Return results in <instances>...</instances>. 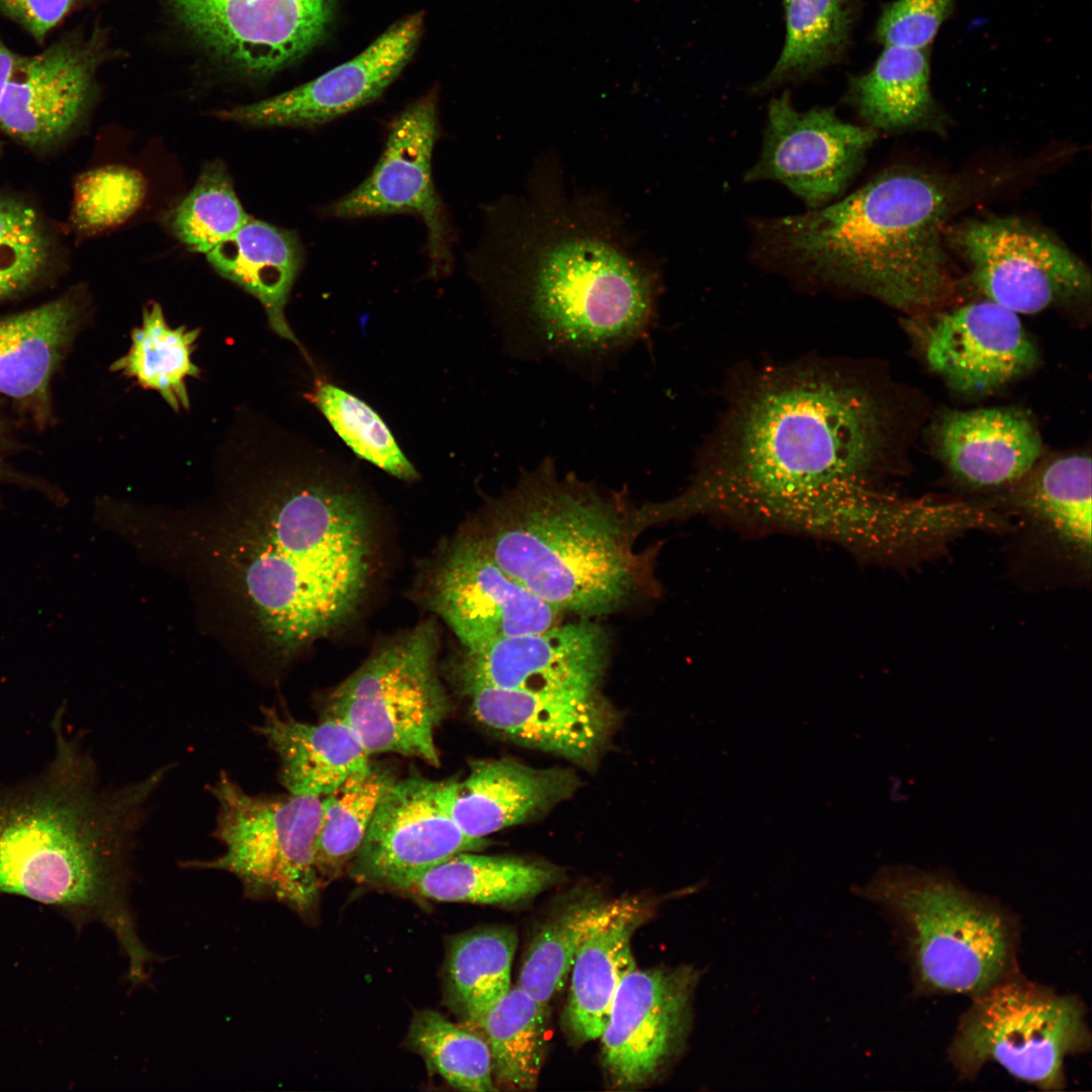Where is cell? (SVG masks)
Masks as SVG:
<instances>
[{
	"label": "cell",
	"instance_id": "cell-28",
	"mask_svg": "<svg viewBox=\"0 0 1092 1092\" xmlns=\"http://www.w3.org/2000/svg\"><path fill=\"white\" fill-rule=\"evenodd\" d=\"M559 877V870L548 863L462 851L395 889L435 901L507 905L537 896Z\"/></svg>",
	"mask_w": 1092,
	"mask_h": 1092
},
{
	"label": "cell",
	"instance_id": "cell-10",
	"mask_svg": "<svg viewBox=\"0 0 1092 1092\" xmlns=\"http://www.w3.org/2000/svg\"><path fill=\"white\" fill-rule=\"evenodd\" d=\"M438 634L423 623L379 648L326 701L325 718L346 724L367 752L438 766L437 728L451 703L437 671Z\"/></svg>",
	"mask_w": 1092,
	"mask_h": 1092
},
{
	"label": "cell",
	"instance_id": "cell-18",
	"mask_svg": "<svg viewBox=\"0 0 1092 1092\" xmlns=\"http://www.w3.org/2000/svg\"><path fill=\"white\" fill-rule=\"evenodd\" d=\"M424 28L422 12L400 19L355 58L317 78L261 101L215 112L257 127H313L377 99L413 57Z\"/></svg>",
	"mask_w": 1092,
	"mask_h": 1092
},
{
	"label": "cell",
	"instance_id": "cell-33",
	"mask_svg": "<svg viewBox=\"0 0 1092 1092\" xmlns=\"http://www.w3.org/2000/svg\"><path fill=\"white\" fill-rule=\"evenodd\" d=\"M199 334V329L185 326L170 328L161 305L151 302L143 309L142 325L131 332L128 352L111 365V370L158 391L174 412L188 410L186 379L200 375L191 360Z\"/></svg>",
	"mask_w": 1092,
	"mask_h": 1092
},
{
	"label": "cell",
	"instance_id": "cell-39",
	"mask_svg": "<svg viewBox=\"0 0 1092 1092\" xmlns=\"http://www.w3.org/2000/svg\"><path fill=\"white\" fill-rule=\"evenodd\" d=\"M250 218L226 166L216 160L203 166L192 189L171 212L169 226L190 251L207 254Z\"/></svg>",
	"mask_w": 1092,
	"mask_h": 1092
},
{
	"label": "cell",
	"instance_id": "cell-38",
	"mask_svg": "<svg viewBox=\"0 0 1092 1092\" xmlns=\"http://www.w3.org/2000/svg\"><path fill=\"white\" fill-rule=\"evenodd\" d=\"M605 903L590 898L575 902L546 922L533 937L518 986L540 1005L546 1007L565 985L576 952Z\"/></svg>",
	"mask_w": 1092,
	"mask_h": 1092
},
{
	"label": "cell",
	"instance_id": "cell-7",
	"mask_svg": "<svg viewBox=\"0 0 1092 1092\" xmlns=\"http://www.w3.org/2000/svg\"><path fill=\"white\" fill-rule=\"evenodd\" d=\"M857 892L895 923L922 993L973 997L1019 970L1013 915L943 875L883 869Z\"/></svg>",
	"mask_w": 1092,
	"mask_h": 1092
},
{
	"label": "cell",
	"instance_id": "cell-20",
	"mask_svg": "<svg viewBox=\"0 0 1092 1092\" xmlns=\"http://www.w3.org/2000/svg\"><path fill=\"white\" fill-rule=\"evenodd\" d=\"M924 355L951 389L968 395L1001 388L1037 361L1019 314L988 299L935 315L925 333Z\"/></svg>",
	"mask_w": 1092,
	"mask_h": 1092
},
{
	"label": "cell",
	"instance_id": "cell-13",
	"mask_svg": "<svg viewBox=\"0 0 1092 1092\" xmlns=\"http://www.w3.org/2000/svg\"><path fill=\"white\" fill-rule=\"evenodd\" d=\"M877 136L831 107L799 111L784 92L769 102L759 157L743 178L779 182L815 209L845 192Z\"/></svg>",
	"mask_w": 1092,
	"mask_h": 1092
},
{
	"label": "cell",
	"instance_id": "cell-21",
	"mask_svg": "<svg viewBox=\"0 0 1092 1092\" xmlns=\"http://www.w3.org/2000/svg\"><path fill=\"white\" fill-rule=\"evenodd\" d=\"M460 690L483 726L581 764L596 759L611 728L610 712L597 692L546 694L480 685Z\"/></svg>",
	"mask_w": 1092,
	"mask_h": 1092
},
{
	"label": "cell",
	"instance_id": "cell-12",
	"mask_svg": "<svg viewBox=\"0 0 1092 1092\" xmlns=\"http://www.w3.org/2000/svg\"><path fill=\"white\" fill-rule=\"evenodd\" d=\"M438 135L437 95L431 91L392 120L370 175L324 207V214L333 218L393 213L419 216L426 226L429 273L434 277L448 273L453 262L451 228L432 176Z\"/></svg>",
	"mask_w": 1092,
	"mask_h": 1092
},
{
	"label": "cell",
	"instance_id": "cell-36",
	"mask_svg": "<svg viewBox=\"0 0 1092 1092\" xmlns=\"http://www.w3.org/2000/svg\"><path fill=\"white\" fill-rule=\"evenodd\" d=\"M545 1010L516 985L478 1024L499 1084L519 1090L536 1087L544 1055Z\"/></svg>",
	"mask_w": 1092,
	"mask_h": 1092
},
{
	"label": "cell",
	"instance_id": "cell-24",
	"mask_svg": "<svg viewBox=\"0 0 1092 1092\" xmlns=\"http://www.w3.org/2000/svg\"><path fill=\"white\" fill-rule=\"evenodd\" d=\"M933 440L953 477L976 487H998L1022 479L1042 450L1034 423L1009 407L946 412L934 427Z\"/></svg>",
	"mask_w": 1092,
	"mask_h": 1092
},
{
	"label": "cell",
	"instance_id": "cell-40",
	"mask_svg": "<svg viewBox=\"0 0 1092 1092\" xmlns=\"http://www.w3.org/2000/svg\"><path fill=\"white\" fill-rule=\"evenodd\" d=\"M307 398L357 456L399 479L418 478L388 427L366 402L325 380L315 382Z\"/></svg>",
	"mask_w": 1092,
	"mask_h": 1092
},
{
	"label": "cell",
	"instance_id": "cell-17",
	"mask_svg": "<svg viewBox=\"0 0 1092 1092\" xmlns=\"http://www.w3.org/2000/svg\"><path fill=\"white\" fill-rule=\"evenodd\" d=\"M440 782L423 777L395 780L383 794L348 871L357 881L395 889L485 839L466 835L443 807Z\"/></svg>",
	"mask_w": 1092,
	"mask_h": 1092
},
{
	"label": "cell",
	"instance_id": "cell-15",
	"mask_svg": "<svg viewBox=\"0 0 1092 1092\" xmlns=\"http://www.w3.org/2000/svg\"><path fill=\"white\" fill-rule=\"evenodd\" d=\"M208 49L250 74L290 65L324 37L334 0H167Z\"/></svg>",
	"mask_w": 1092,
	"mask_h": 1092
},
{
	"label": "cell",
	"instance_id": "cell-35",
	"mask_svg": "<svg viewBox=\"0 0 1092 1092\" xmlns=\"http://www.w3.org/2000/svg\"><path fill=\"white\" fill-rule=\"evenodd\" d=\"M1017 506L1081 552L1091 549V458L1065 455L1034 470L1016 495Z\"/></svg>",
	"mask_w": 1092,
	"mask_h": 1092
},
{
	"label": "cell",
	"instance_id": "cell-9",
	"mask_svg": "<svg viewBox=\"0 0 1092 1092\" xmlns=\"http://www.w3.org/2000/svg\"><path fill=\"white\" fill-rule=\"evenodd\" d=\"M208 791L216 803L212 836L223 851L181 866L226 872L246 898H272L309 914L323 888L315 864L322 798L250 794L223 770Z\"/></svg>",
	"mask_w": 1092,
	"mask_h": 1092
},
{
	"label": "cell",
	"instance_id": "cell-29",
	"mask_svg": "<svg viewBox=\"0 0 1092 1092\" xmlns=\"http://www.w3.org/2000/svg\"><path fill=\"white\" fill-rule=\"evenodd\" d=\"M77 320L61 298L0 320V393L21 400L47 396L49 382Z\"/></svg>",
	"mask_w": 1092,
	"mask_h": 1092
},
{
	"label": "cell",
	"instance_id": "cell-30",
	"mask_svg": "<svg viewBox=\"0 0 1092 1092\" xmlns=\"http://www.w3.org/2000/svg\"><path fill=\"white\" fill-rule=\"evenodd\" d=\"M846 100L864 125L876 131L922 123L935 107L928 50L884 46L874 66L850 79Z\"/></svg>",
	"mask_w": 1092,
	"mask_h": 1092
},
{
	"label": "cell",
	"instance_id": "cell-31",
	"mask_svg": "<svg viewBox=\"0 0 1092 1092\" xmlns=\"http://www.w3.org/2000/svg\"><path fill=\"white\" fill-rule=\"evenodd\" d=\"M517 933L490 926L453 937L447 949L445 997L467 1024L478 1026L511 988Z\"/></svg>",
	"mask_w": 1092,
	"mask_h": 1092
},
{
	"label": "cell",
	"instance_id": "cell-11",
	"mask_svg": "<svg viewBox=\"0 0 1092 1092\" xmlns=\"http://www.w3.org/2000/svg\"><path fill=\"white\" fill-rule=\"evenodd\" d=\"M950 240L977 289L1017 314L1037 313L1091 289L1089 270L1074 253L1019 219L969 220Z\"/></svg>",
	"mask_w": 1092,
	"mask_h": 1092
},
{
	"label": "cell",
	"instance_id": "cell-26",
	"mask_svg": "<svg viewBox=\"0 0 1092 1092\" xmlns=\"http://www.w3.org/2000/svg\"><path fill=\"white\" fill-rule=\"evenodd\" d=\"M261 715L254 730L275 752L278 779L290 794L322 798L370 763L359 738L341 721L306 723L269 707Z\"/></svg>",
	"mask_w": 1092,
	"mask_h": 1092
},
{
	"label": "cell",
	"instance_id": "cell-32",
	"mask_svg": "<svg viewBox=\"0 0 1092 1092\" xmlns=\"http://www.w3.org/2000/svg\"><path fill=\"white\" fill-rule=\"evenodd\" d=\"M784 9L785 44L758 91L808 77L838 61L856 16L854 0H784Z\"/></svg>",
	"mask_w": 1092,
	"mask_h": 1092
},
{
	"label": "cell",
	"instance_id": "cell-14",
	"mask_svg": "<svg viewBox=\"0 0 1092 1092\" xmlns=\"http://www.w3.org/2000/svg\"><path fill=\"white\" fill-rule=\"evenodd\" d=\"M698 981L691 967L635 969L623 979L600 1037L602 1063L615 1087L646 1085L678 1055Z\"/></svg>",
	"mask_w": 1092,
	"mask_h": 1092
},
{
	"label": "cell",
	"instance_id": "cell-37",
	"mask_svg": "<svg viewBox=\"0 0 1092 1092\" xmlns=\"http://www.w3.org/2000/svg\"><path fill=\"white\" fill-rule=\"evenodd\" d=\"M406 1043L450 1086L469 1092L496 1090L491 1057L484 1038L449 1021L441 1013L431 1009L416 1012Z\"/></svg>",
	"mask_w": 1092,
	"mask_h": 1092
},
{
	"label": "cell",
	"instance_id": "cell-4",
	"mask_svg": "<svg viewBox=\"0 0 1092 1092\" xmlns=\"http://www.w3.org/2000/svg\"><path fill=\"white\" fill-rule=\"evenodd\" d=\"M948 202L935 179L887 171L824 206L754 219L753 255L777 270L922 311L952 288L942 244Z\"/></svg>",
	"mask_w": 1092,
	"mask_h": 1092
},
{
	"label": "cell",
	"instance_id": "cell-42",
	"mask_svg": "<svg viewBox=\"0 0 1092 1092\" xmlns=\"http://www.w3.org/2000/svg\"><path fill=\"white\" fill-rule=\"evenodd\" d=\"M50 257V239L36 211L22 201L0 196V299L34 282Z\"/></svg>",
	"mask_w": 1092,
	"mask_h": 1092
},
{
	"label": "cell",
	"instance_id": "cell-5",
	"mask_svg": "<svg viewBox=\"0 0 1092 1092\" xmlns=\"http://www.w3.org/2000/svg\"><path fill=\"white\" fill-rule=\"evenodd\" d=\"M533 234L519 259L482 244L469 260L518 345L537 355L597 364L647 335L657 280L623 246L566 220Z\"/></svg>",
	"mask_w": 1092,
	"mask_h": 1092
},
{
	"label": "cell",
	"instance_id": "cell-25",
	"mask_svg": "<svg viewBox=\"0 0 1092 1092\" xmlns=\"http://www.w3.org/2000/svg\"><path fill=\"white\" fill-rule=\"evenodd\" d=\"M648 915L647 905L639 899L606 901L581 942L569 974L565 1008L567 1028L576 1040L601 1037L619 985L636 969L631 939Z\"/></svg>",
	"mask_w": 1092,
	"mask_h": 1092
},
{
	"label": "cell",
	"instance_id": "cell-2",
	"mask_svg": "<svg viewBox=\"0 0 1092 1092\" xmlns=\"http://www.w3.org/2000/svg\"><path fill=\"white\" fill-rule=\"evenodd\" d=\"M370 526L357 490L324 465L223 519L208 548L260 631L292 652L358 607L371 570Z\"/></svg>",
	"mask_w": 1092,
	"mask_h": 1092
},
{
	"label": "cell",
	"instance_id": "cell-16",
	"mask_svg": "<svg viewBox=\"0 0 1092 1092\" xmlns=\"http://www.w3.org/2000/svg\"><path fill=\"white\" fill-rule=\"evenodd\" d=\"M432 607L466 651L544 631L560 613L500 568L473 534L458 537L435 573Z\"/></svg>",
	"mask_w": 1092,
	"mask_h": 1092
},
{
	"label": "cell",
	"instance_id": "cell-23",
	"mask_svg": "<svg viewBox=\"0 0 1092 1092\" xmlns=\"http://www.w3.org/2000/svg\"><path fill=\"white\" fill-rule=\"evenodd\" d=\"M461 781H441V803L472 838L527 822L567 799L578 786L567 769L535 768L510 758L476 759Z\"/></svg>",
	"mask_w": 1092,
	"mask_h": 1092
},
{
	"label": "cell",
	"instance_id": "cell-19",
	"mask_svg": "<svg viewBox=\"0 0 1092 1092\" xmlns=\"http://www.w3.org/2000/svg\"><path fill=\"white\" fill-rule=\"evenodd\" d=\"M606 658L604 631L582 621L466 651L455 675L460 689L480 685L532 693H594Z\"/></svg>",
	"mask_w": 1092,
	"mask_h": 1092
},
{
	"label": "cell",
	"instance_id": "cell-27",
	"mask_svg": "<svg viewBox=\"0 0 1092 1092\" xmlns=\"http://www.w3.org/2000/svg\"><path fill=\"white\" fill-rule=\"evenodd\" d=\"M205 255L219 275L261 302L276 334L300 347L284 312L303 262L302 245L294 232L250 218Z\"/></svg>",
	"mask_w": 1092,
	"mask_h": 1092
},
{
	"label": "cell",
	"instance_id": "cell-22",
	"mask_svg": "<svg viewBox=\"0 0 1092 1092\" xmlns=\"http://www.w3.org/2000/svg\"><path fill=\"white\" fill-rule=\"evenodd\" d=\"M92 75L90 52L72 40L20 57L0 98V128L32 148L57 142L81 119Z\"/></svg>",
	"mask_w": 1092,
	"mask_h": 1092
},
{
	"label": "cell",
	"instance_id": "cell-34",
	"mask_svg": "<svg viewBox=\"0 0 1092 1092\" xmlns=\"http://www.w3.org/2000/svg\"><path fill=\"white\" fill-rule=\"evenodd\" d=\"M395 780L388 768L370 762L322 797L315 864L323 887L348 871L383 794Z\"/></svg>",
	"mask_w": 1092,
	"mask_h": 1092
},
{
	"label": "cell",
	"instance_id": "cell-8",
	"mask_svg": "<svg viewBox=\"0 0 1092 1092\" xmlns=\"http://www.w3.org/2000/svg\"><path fill=\"white\" fill-rule=\"evenodd\" d=\"M947 1049L963 1079L989 1063L1042 1090L1066 1085L1065 1061L1090 1050L1083 1002L1018 971L971 997Z\"/></svg>",
	"mask_w": 1092,
	"mask_h": 1092
},
{
	"label": "cell",
	"instance_id": "cell-43",
	"mask_svg": "<svg viewBox=\"0 0 1092 1092\" xmlns=\"http://www.w3.org/2000/svg\"><path fill=\"white\" fill-rule=\"evenodd\" d=\"M956 0H895L886 4L876 26L884 46L928 49L950 15Z\"/></svg>",
	"mask_w": 1092,
	"mask_h": 1092
},
{
	"label": "cell",
	"instance_id": "cell-1",
	"mask_svg": "<svg viewBox=\"0 0 1092 1092\" xmlns=\"http://www.w3.org/2000/svg\"><path fill=\"white\" fill-rule=\"evenodd\" d=\"M884 421L877 397L841 369L796 364L761 372L734 398L690 484L643 507L644 520L712 516L868 557L895 522L890 496L870 483Z\"/></svg>",
	"mask_w": 1092,
	"mask_h": 1092
},
{
	"label": "cell",
	"instance_id": "cell-45",
	"mask_svg": "<svg viewBox=\"0 0 1092 1092\" xmlns=\"http://www.w3.org/2000/svg\"><path fill=\"white\" fill-rule=\"evenodd\" d=\"M19 59L0 38V98Z\"/></svg>",
	"mask_w": 1092,
	"mask_h": 1092
},
{
	"label": "cell",
	"instance_id": "cell-3",
	"mask_svg": "<svg viewBox=\"0 0 1092 1092\" xmlns=\"http://www.w3.org/2000/svg\"><path fill=\"white\" fill-rule=\"evenodd\" d=\"M56 751L32 781L0 793V893L46 904L101 906L129 963L149 948L129 903L133 854L163 765L128 784L99 788L88 754L55 720Z\"/></svg>",
	"mask_w": 1092,
	"mask_h": 1092
},
{
	"label": "cell",
	"instance_id": "cell-41",
	"mask_svg": "<svg viewBox=\"0 0 1092 1092\" xmlns=\"http://www.w3.org/2000/svg\"><path fill=\"white\" fill-rule=\"evenodd\" d=\"M147 193L145 177L124 165H106L84 172L74 186L72 221L81 233L94 235L131 217Z\"/></svg>",
	"mask_w": 1092,
	"mask_h": 1092
},
{
	"label": "cell",
	"instance_id": "cell-6",
	"mask_svg": "<svg viewBox=\"0 0 1092 1092\" xmlns=\"http://www.w3.org/2000/svg\"><path fill=\"white\" fill-rule=\"evenodd\" d=\"M628 517L551 459L527 471L473 534L508 574L557 609L589 617L615 611L634 583Z\"/></svg>",
	"mask_w": 1092,
	"mask_h": 1092
},
{
	"label": "cell",
	"instance_id": "cell-44",
	"mask_svg": "<svg viewBox=\"0 0 1092 1092\" xmlns=\"http://www.w3.org/2000/svg\"><path fill=\"white\" fill-rule=\"evenodd\" d=\"M72 3L73 0H0V6L36 39H42L64 18Z\"/></svg>",
	"mask_w": 1092,
	"mask_h": 1092
}]
</instances>
